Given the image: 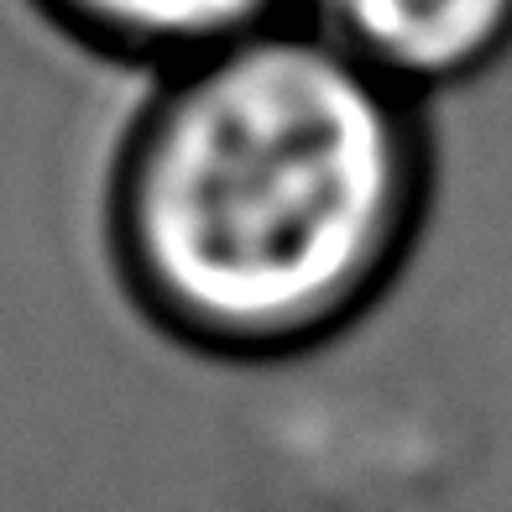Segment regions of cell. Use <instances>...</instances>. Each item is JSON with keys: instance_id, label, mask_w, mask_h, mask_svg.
Listing matches in <instances>:
<instances>
[{"instance_id": "6da1fadb", "label": "cell", "mask_w": 512, "mask_h": 512, "mask_svg": "<svg viewBox=\"0 0 512 512\" xmlns=\"http://www.w3.org/2000/svg\"><path fill=\"white\" fill-rule=\"evenodd\" d=\"M429 215V105L277 21L152 79L110 152L100 230L147 330L256 371L356 335Z\"/></svg>"}, {"instance_id": "7a4b0ae2", "label": "cell", "mask_w": 512, "mask_h": 512, "mask_svg": "<svg viewBox=\"0 0 512 512\" xmlns=\"http://www.w3.org/2000/svg\"><path fill=\"white\" fill-rule=\"evenodd\" d=\"M293 21L424 105L512 53V0H298Z\"/></svg>"}, {"instance_id": "3957f363", "label": "cell", "mask_w": 512, "mask_h": 512, "mask_svg": "<svg viewBox=\"0 0 512 512\" xmlns=\"http://www.w3.org/2000/svg\"><path fill=\"white\" fill-rule=\"evenodd\" d=\"M27 6L79 53L157 79L277 21H293L298 0H27Z\"/></svg>"}]
</instances>
